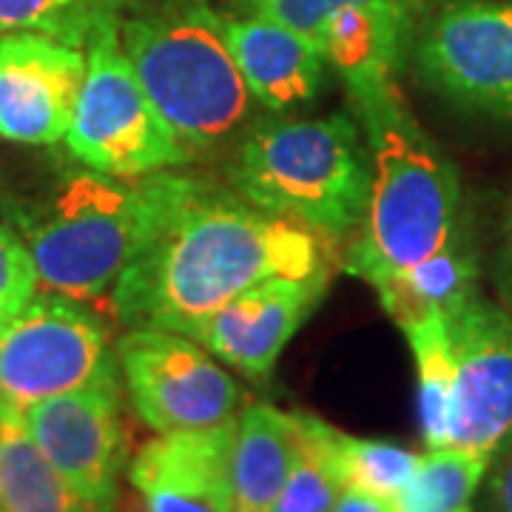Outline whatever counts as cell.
<instances>
[{"instance_id": "277c9868", "label": "cell", "mask_w": 512, "mask_h": 512, "mask_svg": "<svg viewBox=\"0 0 512 512\" xmlns=\"http://www.w3.org/2000/svg\"><path fill=\"white\" fill-rule=\"evenodd\" d=\"M228 183L262 211L353 242L370 200L365 128L348 111L254 123L237 140Z\"/></svg>"}, {"instance_id": "1f68e13d", "label": "cell", "mask_w": 512, "mask_h": 512, "mask_svg": "<svg viewBox=\"0 0 512 512\" xmlns=\"http://www.w3.org/2000/svg\"><path fill=\"white\" fill-rule=\"evenodd\" d=\"M165 3H205V0H165Z\"/></svg>"}, {"instance_id": "4316f807", "label": "cell", "mask_w": 512, "mask_h": 512, "mask_svg": "<svg viewBox=\"0 0 512 512\" xmlns=\"http://www.w3.org/2000/svg\"><path fill=\"white\" fill-rule=\"evenodd\" d=\"M493 282L501 296V305L512 311V200L504 211V222L498 231V245L493 256Z\"/></svg>"}, {"instance_id": "f546056e", "label": "cell", "mask_w": 512, "mask_h": 512, "mask_svg": "<svg viewBox=\"0 0 512 512\" xmlns=\"http://www.w3.org/2000/svg\"><path fill=\"white\" fill-rule=\"evenodd\" d=\"M396 3H399V9H402L404 15L410 18L413 29H416V20H419V15L427 12V6H430L433 0H396Z\"/></svg>"}, {"instance_id": "484cf974", "label": "cell", "mask_w": 512, "mask_h": 512, "mask_svg": "<svg viewBox=\"0 0 512 512\" xmlns=\"http://www.w3.org/2000/svg\"><path fill=\"white\" fill-rule=\"evenodd\" d=\"M242 15L276 20L288 29L322 40L328 18L348 3H396V0H234Z\"/></svg>"}, {"instance_id": "603a6c76", "label": "cell", "mask_w": 512, "mask_h": 512, "mask_svg": "<svg viewBox=\"0 0 512 512\" xmlns=\"http://www.w3.org/2000/svg\"><path fill=\"white\" fill-rule=\"evenodd\" d=\"M296 416V456L271 512H333L345 481L333 456V424L313 413Z\"/></svg>"}, {"instance_id": "d6986e66", "label": "cell", "mask_w": 512, "mask_h": 512, "mask_svg": "<svg viewBox=\"0 0 512 512\" xmlns=\"http://www.w3.org/2000/svg\"><path fill=\"white\" fill-rule=\"evenodd\" d=\"M89 507L43 456L23 413L0 410V512H77Z\"/></svg>"}, {"instance_id": "e0dca14e", "label": "cell", "mask_w": 512, "mask_h": 512, "mask_svg": "<svg viewBox=\"0 0 512 512\" xmlns=\"http://www.w3.org/2000/svg\"><path fill=\"white\" fill-rule=\"evenodd\" d=\"M296 456V416L268 402L239 407L231 444L234 512H271Z\"/></svg>"}, {"instance_id": "30bf717a", "label": "cell", "mask_w": 512, "mask_h": 512, "mask_svg": "<svg viewBox=\"0 0 512 512\" xmlns=\"http://www.w3.org/2000/svg\"><path fill=\"white\" fill-rule=\"evenodd\" d=\"M120 376L86 384L23 410V424L74 493L111 507L128 467V430Z\"/></svg>"}, {"instance_id": "83f0119b", "label": "cell", "mask_w": 512, "mask_h": 512, "mask_svg": "<svg viewBox=\"0 0 512 512\" xmlns=\"http://www.w3.org/2000/svg\"><path fill=\"white\" fill-rule=\"evenodd\" d=\"M493 501L498 512H512V436L493 453Z\"/></svg>"}, {"instance_id": "f1b7e54d", "label": "cell", "mask_w": 512, "mask_h": 512, "mask_svg": "<svg viewBox=\"0 0 512 512\" xmlns=\"http://www.w3.org/2000/svg\"><path fill=\"white\" fill-rule=\"evenodd\" d=\"M333 512H393V504L384 501V498H376V495L359 493V490H348L339 495Z\"/></svg>"}, {"instance_id": "7402d4cb", "label": "cell", "mask_w": 512, "mask_h": 512, "mask_svg": "<svg viewBox=\"0 0 512 512\" xmlns=\"http://www.w3.org/2000/svg\"><path fill=\"white\" fill-rule=\"evenodd\" d=\"M131 6L134 0H0V35L35 32L86 52L103 29L120 26Z\"/></svg>"}, {"instance_id": "9c48e42d", "label": "cell", "mask_w": 512, "mask_h": 512, "mask_svg": "<svg viewBox=\"0 0 512 512\" xmlns=\"http://www.w3.org/2000/svg\"><path fill=\"white\" fill-rule=\"evenodd\" d=\"M114 353L131 407L154 433L205 430L237 419L242 407L239 384L191 336L128 328Z\"/></svg>"}, {"instance_id": "2e32d148", "label": "cell", "mask_w": 512, "mask_h": 512, "mask_svg": "<svg viewBox=\"0 0 512 512\" xmlns=\"http://www.w3.org/2000/svg\"><path fill=\"white\" fill-rule=\"evenodd\" d=\"M410 35L413 23L399 3H348L330 15L319 43L353 103L396 86Z\"/></svg>"}, {"instance_id": "6da1fadb", "label": "cell", "mask_w": 512, "mask_h": 512, "mask_svg": "<svg viewBox=\"0 0 512 512\" xmlns=\"http://www.w3.org/2000/svg\"><path fill=\"white\" fill-rule=\"evenodd\" d=\"M336 265V242L180 168L146 245L109 293L111 311L126 328L188 333L259 282Z\"/></svg>"}, {"instance_id": "8992f818", "label": "cell", "mask_w": 512, "mask_h": 512, "mask_svg": "<svg viewBox=\"0 0 512 512\" xmlns=\"http://www.w3.org/2000/svg\"><path fill=\"white\" fill-rule=\"evenodd\" d=\"M86 52L83 89L66 131L74 163L117 180H143L194 163L123 52L120 26L103 29Z\"/></svg>"}, {"instance_id": "9a60e30c", "label": "cell", "mask_w": 512, "mask_h": 512, "mask_svg": "<svg viewBox=\"0 0 512 512\" xmlns=\"http://www.w3.org/2000/svg\"><path fill=\"white\" fill-rule=\"evenodd\" d=\"M225 37L256 106L271 114L311 106L328 83L322 43L259 15L225 18Z\"/></svg>"}, {"instance_id": "5bb4252c", "label": "cell", "mask_w": 512, "mask_h": 512, "mask_svg": "<svg viewBox=\"0 0 512 512\" xmlns=\"http://www.w3.org/2000/svg\"><path fill=\"white\" fill-rule=\"evenodd\" d=\"M237 419L157 433L128 458V484L140 512H234L231 444Z\"/></svg>"}, {"instance_id": "8fae6325", "label": "cell", "mask_w": 512, "mask_h": 512, "mask_svg": "<svg viewBox=\"0 0 512 512\" xmlns=\"http://www.w3.org/2000/svg\"><path fill=\"white\" fill-rule=\"evenodd\" d=\"M447 325L456 350L450 444L493 456L512 436V311L476 296Z\"/></svg>"}, {"instance_id": "d4e9b609", "label": "cell", "mask_w": 512, "mask_h": 512, "mask_svg": "<svg viewBox=\"0 0 512 512\" xmlns=\"http://www.w3.org/2000/svg\"><path fill=\"white\" fill-rule=\"evenodd\" d=\"M37 291L40 279L26 242L0 222V330L35 299Z\"/></svg>"}, {"instance_id": "44dd1931", "label": "cell", "mask_w": 512, "mask_h": 512, "mask_svg": "<svg viewBox=\"0 0 512 512\" xmlns=\"http://www.w3.org/2000/svg\"><path fill=\"white\" fill-rule=\"evenodd\" d=\"M493 456L464 447H433L419 458L410 484L390 504L393 512H470Z\"/></svg>"}, {"instance_id": "7a4b0ae2", "label": "cell", "mask_w": 512, "mask_h": 512, "mask_svg": "<svg viewBox=\"0 0 512 512\" xmlns=\"http://www.w3.org/2000/svg\"><path fill=\"white\" fill-rule=\"evenodd\" d=\"M174 171L117 180L77 163L57 168L37 191L6 197V225L35 259L40 291L77 302L109 296L146 245Z\"/></svg>"}, {"instance_id": "7c38bea8", "label": "cell", "mask_w": 512, "mask_h": 512, "mask_svg": "<svg viewBox=\"0 0 512 512\" xmlns=\"http://www.w3.org/2000/svg\"><path fill=\"white\" fill-rule=\"evenodd\" d=\"M83 77V49L35 32L0 35V137L23 148L63 143Z\"/></svg>"}, {"instance_id": "ac0fdd59", "label": "cell", "mask_w": 512, "mask_h": 512, "mask_svg": "<svg viewBox=\"0 0 512 512\" xmlns=\"http://www.w3.org/2000/svg\"><path fill=\"white\" fill-rule=\"evenodd\" d=\"M478 276L481 268L473 248V234L464 220L444 248L373 285V291L379 293V302L393 316V322L402 325L407 319L430 311H439L444 316L458 313L481 296Z\"/></svg>"}, {"instance_id": "4dcf8cb0", "label": "cell", "mask_w": 512, "mask_h": 512, "mask_svg": "<svg viewBox=\"0 0 512 512\" xmlns=\"http://www.w3.org/2000/svg\"><path fill=\"white\" fill-rule=\"evenodd\" d=\"M77 512H114V507H92V504H89V507H83V510Z\"/></svg>"}, {"instance_id": "ba28073f", "label": "cell", "mask_w": 512, "mask_h": 512, "mask_svg": "<svg viewBox=\"0 0 512 512\" xmlns=\"http://www.w3.org/2000/svg\"><path fill=\"white\" fill-rule=\"evenodd\" d=\"M407 52L421 86L444 103L512 120V3L444 0L413 29Z\"/></svg>"}, {"instance_id": "3957f363", "label": "cell", "mask_w": 512, "mask_h": 512, "mask_svg": "<svg viewBox=\"0 0 512 512\" xmlns=\"http://www.w3.org/2000/svg\"><path fill=\"white\" fill-rule=\"evenodd\" d=\"M370 148V200L345 271L379 285L444 248L464 222L461 177L404 106L399 83L353 100Z\"/></svg>"}, {"instance_id": "cb8c5ba5", "label": "cell", "mask_w": 512, "mask_h": 512, "mask_svg": "<svg viewBox=\"0 0 512 512\" xmlns=\"http://www.w3.org/2000/svg\"><path fill=\"white\" fill-rule=\"evenodd\" d=\"M333 456L348 490L393 501L410 484L419 453L382 439H359L333 427Z\"/></svg>"}, {"instance_id": "4fadbf2b", "label": "cell", "mask_w": 512, "mask_h": 512, "mask_svg": "<svg viewBox=\"0 0 512 512\" xmlns=\"http://www.w3.org/2000/svg\"><path fill=\"white\" fill-rule=\"evenodd\" d=\"M333 274L276 276L197 322L185 336L248 379H268L293 333L325 299Z\"/></svg>"}, {"instance_id": "ffe728a7", "label": "cell", "mask_w": 512, "mask_h": 512, "mask_svg": "<svg viewBox=\"0 0 512 512\" xmlns=\"http://www.w3.org/2000/svg\"><path fill=\"white\" fill-rule=\"evenodd\" d=\"M416 362L419 384V427L427 450L450 447L456 410V350L447 316L421 313L399 325Z\"/></svg>"}, {"instance_id": "5b68a950", "label": "cell", "mask_w": 512, "mask_h": 512, "mask_svg": "<svg viewBox=\"0 0 512 512\" xmlns=\"http://www.w3.org/2000/svg\"><path fill=\"white\" fill-rule=\"evenodd\" d=\"M120 43L151 103L191 157L217 154L254 120L225 18L205 3H168L120 20Z\"/></svg>"}, {"instance_id": "52a82bcc", "label": "cell", "mask_w": 512, "mask_h": 512, "mask_svg": "<svg viewBox=\"0 0 512 512\" xmlns=\"http://www.w3.org/2000/svg\"><path fill=\"white\" fill-rule=\"evenodd\" d=\"M117 376L109 330L77 299L37 291L0 330V410L23 413L43 399Z\"/></svg>"}]
</instances>
